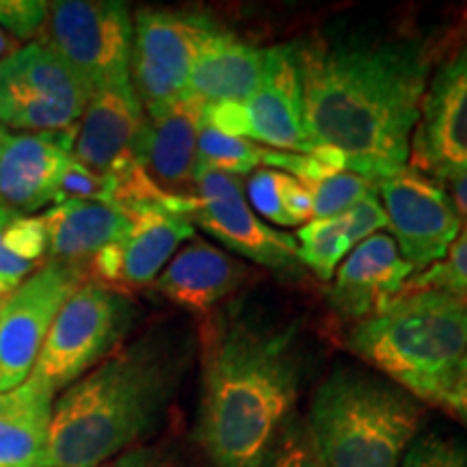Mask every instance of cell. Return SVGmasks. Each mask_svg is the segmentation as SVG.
I'll return each instance as SVG.
<instances>
[{"mask_svg": "<svg viewBox=\"0 0 467 467\" xmlns=\"http://www.w3.org/2000/svg\"><path fill=\"white\" fill-rule=\"evenodd\" d=\"M249 206L273 223L292 227L312 221V191L279 169H255L247 182Z\"/></svg>", "mask_w": 467, "mask_h": 467, "instance_id": "obj_24", "label": "cell"}, {"mask_svg": "<svg viewBox=\"0 0 467 467\" xmlns=\"http://www.w3.org/2000/svg\"><path fill=\"white\" fill-rule=\"evenodd\" d=\"M17 217H20V213L0 203V279H5L11 285H20L33 271H37V268L26 266L25 262L17 260L7 247L9 232Z\"/></svg>", "mask_w": 467, "mask_h": 467, "instance_id": "obj_36", "label": "cell"}, {"mask_svg": "<svg viewBox=\"0 0 467 467\" xmlns=\"http://www.w3.org/2000/svg\"><path fill=\"white\" fill-rule=\"evenodd\" d=\"M265 148L254 141L230 137V134L214 130L213 126L202 124L200 139H197V169H217V171L241 178L265 165Z\"/></svg>", "mask_w": 467, "mask_h": 467, "instance_id": "obj_26", "label": "cell"}, {"mask_svg": "<svg viewBox=\"0 0 467 467\" xmlns=\"http://www.w3.org/2000/svg\"><path fill=\"white\" fill-rule=\"evenodd\" d=\"M130 221L119 241L89 260L93 282L121 292L154 284L180 244L195 236L192 221L169 208L141 210Z\"/></svg>", "mask_w": 467, "mask_h": 467, "instance_id": "obj_14", "label": "cell"}, {"mask_svg": "<svg viewBox=\"0 0 467 467\" xmlns=\"http://www.w3.org/2000/svg\"><path fill=\"white\" fill-rule=\"evenodd\" d=\"M17 285H11L9 282H5V279H0V307L5 306V301L9 299L11 292H14Z\"/></svg>", "mask_w": 467, "mask_h": 467, "instance_id": "obj_40", "label": "cell"}, {"mask_svg": "<svg viewBox=\"0 0 467 467\" xmlns=\"http://www.w3.org/2000/svg\"><path fill=\"white\" fill-rule=\"evenodd\" d=\"M130 83L145 115L159 113L186 96L197 52L219 25L197 11L141 9L132 22Z\"/></svg>", "mask_w": 467, "mask_h": 467, "instance_id": "obj_9", "label": "cell"}, {"mask_svg": "<svg viewBox=\"0 0 467 467\" xmlns=\"http://www.w3.org/2000/svg\"><path fill=\"white\" fill-rule=\"evenodd\" d=\"M189 348L150 334L117 350L55 399L46 467H102L161 431Z\"/></svg>", "mask_w": 467, "mask_h": 467, "instance_id": "obj_3", "label": "cell"}, {"mask_svg": "<svg viewBox=\"0 0 467 467\" xmlns=\"http://www.w3.org/2000/svg\"><path fill=\"white\" fill-rule=\"evenodd\" d=\"M202 115L203 102L186 93L145 119L139 162L151 182L171 195H192L186 189L195 186Z\"/></svg>", "mask_w": 467, "mask_h": 467, "instance_id": "obj_19", "label": "cell"}, {"mask_svg": "<svg viewBox=\"0 0 467 467\" xmlns=\"http://www.w3.org/2000/svg\"><path fill=\"white\" fill-rule=\"evenodd\" d=\"M243 282L244 265L195 238L169 260L151 288L186 312L208 314Z\"/></svg>", "mask_w": 467, "mask_h": 467, "instance_id": "obj_20", "label": "cell"}, {"mask_svg": "<svg viewBox=\"0 0 467 467\" xmlns=\"http://www.w3.org/2000/svg\"><path fill=\"white\" fill-rule=\"evenodd\" d=\"M74 132H9L0 148V203L20 214L55 203L58 180L72 161Z\"/></svg>", "mask_w": 467, "mask_h": 467, "instance_id": "obj_17", "label": "cell"}, {"mask_svg": "<svg viewBox=\"0 0 467 467\" xmlns=\"http://www.w3.org/2000/svg\"><path fill=\"white\" fill-rule=\"evenodd\" d=\"M299 46L303 110L314 148H331L370 182L405 167L431 76L422 42Z\"/></svg>", "mask_w": 467, "mask_h": 467, "instance_id": "obj_1", "label": "cell"}, {"mask_svg": "<svg viewBox=\"0 0 467 467\" xmlns=\"http://www.w3.org/2000/svg\"><path fill=\"white\" fill-rule=\"evenodd\" d=\"M448 197L452 200V206L457 210L461 221L465 219L467 223V175L448 184Z\"/></svg>", "mask_w": 467, "mask_h": 467, "instance_id": "obj_38", "label": "cell"}, {"mask_svg": "<svg viewBox=\"0 0 467 467\" xmlns=\"http://www.w3.org/2000/svg\"><path fill=\"white\" fill-rule=\"evenodd\" d=\"M312 219H334L375 192V182L353 171H340L312 186Z\"/></svg>", "mask_w": 467, "mask_h": 467, "instance_id": "obj_27", "label": "cell"}, {"mask_svg": "<svg viewBox=\"0 0 467 467\" xmlns=\"http://www.w3.org/2000/svg\"><path fill=\"white\" fill-rule=\"evenodd\" d=\"M195 223L227 249L268 271L284 275L301 273L295 236L273 230L255 217L244 195L243 180L236 175L217 169H197L192 225Z\"/></svg>", "mask_w": 467, "mask_h": 467, "instance_id": "obj_12", "label": "cell"}, {"mask_svg": "<svg viewBox=\"0 0 467 467\" xmlns=\"http://www.w3.org/2000/svg\"><path fill=\"white\" fill-rule=\"evenodd\" d=\"M405 288L443 290L467 301V223L461 227L457 241L451 244L446 255L420 273V275L409 279Z\"/></svg>", "mask_w": 467, "mask_h": 467, "instance_id": "obj_28", "label": "cell"}, {"mask_svg": "<svg viewBox=\"0 0 467 467\" xmlns=\"http://www.w3.org/2000/svg\"><path fill=\"white\" fill-rule=\"evenodd\" d=\"M413 273L416 268L402 258L394 238L375 234L355 244L337 268L329 303L342 318L361 323L396 299Z\"/></svg>", "mask_w": 467, "mask_h": 467, "instance_id": "obj_18", "label": "cell"}, {"mask_svg": "<svg viewBox=\"0 0 467 467\" xmlns=\"http://www.w3.org/2000/svg\"><path fill=\"white\" fill-rule=\"evenodd\" d=\"M14 50H17V46H16L14 39H11L7 33L0 31V61H3L5 57H9Z\"/></svg>", "mask_w": 467, "mask_h": 467, "instance_id": "obj_39", "label": "cell"}, {"mask_svg": "<svg viewBox=\"0 0 467 467\" xmlns=\"http://www.w3.org/2000/svg\"><path fill=\"white\" fill-rule=\"evenodd\" d=\"M102 467H192V463L178 446L159 441L132 448Z\"/></svg>", "mask_w": 467, "mask_h": 467, "instance_id": "obj_34", "label": "cell"}, {"mask_svg": "<svg viewBox=\"0 0 467 467\" xmlns=\"http://www.w3.org/2000/svg\"><path fill=\"white\" fill-rule=\"evenodd\" d=\"M7 130H5V126L0 124V148H3V143H5V139H7Z\"/></svg>", "mask_w": 467, "mask_h": 467, "instance_id": "obj_41", "label": "cell"}, {"mask_svg": "<svg viewBox=\"0 0 467 467\" xmlns=\"http://www.w3.org/2000/svg\"><path fill=\"white\" fill-rule=\"evenodd\" d=\"M132 17L115 0L50 3L39 42L57 52L83 83L96 91L130 83Z\"/></svg>", "mask_w": 467, "mask_h": 467, "instance_id": "obj_7", "label": "cell"}, {"mask_svg": "<svg viewBox=\"0 0 467 467\" xmlns=\"http://www.w3.org/2000/svg\"><path fill=\"white\" fill-rule=\"evenodd\" d=\"M134 317L137 307L126 292L87 279L57 314L31 377L63 392L109 358Z\"/></svg>", "mask_w": 467, "mask_h": 467, "instance_id": "obj_6", "label": "cell"}, {"mask_svg": "<svg viewBox=\"0 0 467 467\" xmlns=\"http://www.w3.org/2000/svg\"><path fill=\"white\" fill-rule=\"evenodd\" d=\"M422 418V400L400 385L337 366L314 392L306 424L325 467H399Z\"/></svg>", "mask_w": 467, "mask_h": 467, "instance_id": "obj_5", "label": "cell"}, {"mask_svg": "<svg viewBox=\"0 0 467 467\" xmlns=\"http://www.w3.org/2000/svg\"><path fill=\"white\" fill-rule=\"evenodd\" d=\"M202 124L213 126L214 130L230 134V137L247 139L249 141V115L241 102L203 104Z\"/></svg>", "mask_w": 467, "mask_h": 467, "instance_id": "obj_35", "label": "cell"}, {"mask_svg": "<svg viewBox=\"0 0 467 467\" xmlns=\"http://www.w3.org/2000/svg\"><path fill=\"white\" fill-rule=\"evenodd\" d=\"M260 467H325L306 420L292 416Z\"/></svg>", "mask_w": 467, "mask_h": 467, "instance_id": "obj_30", "label": "cell"}, {"mask_svg": "<svg viewBox=\"0 0 467 467\" xmlns=\"http://www.w3.org/2000/svg\"><path fill=\"white\" fill-rule=\"evenodd\" d=\"M265 58L266 50L219 28L197 52L186 80V93L203 104H244L262 83Z\"/></svg>", "mask_w": 467, "mask_h": 467, "instance_id": "obj_21", "label": "cell"}, {"mask_svg": "<svg viewBox=\"0 0 467 467\" xmlns=\"http://www.w3.org/2000/svg\"><path fill=\"white\" fill-rule=\"evenodd\" d=\"M440 407L448 409L459 422H463L467 426V353L463 355V359L459 361L457 370H454L451 385H448Z\"/></svg>", "mask_w": 467, "mask_h": 467, "instance_id": "obj_37", "label": "cell"}, {"mask_svg": "<svg viewBox=\"0 0 467 467\" xmlns=\"http://www.w3.org/2000/svg\"><path fill=\"white\" fill-rule=\"evenodd\" d=\"M340 221L353 247L361 241H366V238L375 236L383 227H388V217H385V210L377 191L355 203V206H350L347 213H342Z\"/></svg>", "mask_w": 467, "mask_h": 467, "instance_id": "obj_33", "label": "cell"}, {"mask_svg": "<svg viewBox=\"0 0 467 467\" xmlns=\"http://www.w3.org/2000/svg\"><path fill=\"white\" fill-rule=\"evenodd\" d=\"M399 467H467V443L440 431L420 433Z\"/></svg>", "mask_w": 467, "mask_h": 467, "instance_id": "obj_29", "label": "cell"}, {"mask_svg": "<svg viewBox=\"0 0 467 467\" xmlns=\"http://www.w3.org/2000/svg\"><path fill=\"white\" fill-rule=\"evenodd\" d=\"M303 383L296 327L225 312L202 331L192 440L210 467H260L295 416Z\"/></svg>", "mask_w": 467, "mask_h": 467, "instance_id": "obj_2", "label": "cell"}, {"mask_svg": "<svg viewBox=\"0 0 467 467\" xmlns=\"http://www.w3.org/2000/svg\"><path fill=\"white\" fill-rule=\"evenodd\" d=\"M46 260L89 265L93 255L119 241L132 221L100 202H63L42 214Z\"/></svg>", "mask_w": 467, "mask_h": 467, "instance_id": "obj_22", "label": "cell"}, {"mask_svg": "<svg viewBox=\"0 0 467 467\" xmlns=\"http://www.w3.org/2000/svg\"><path fill=\"white\" fill-rule=\"evenodd\" d=\"M347 347L418 400L440 405L467 353V301L409 290L355 325Z\"/></svg>", "mask_w": 467, "mask_h": 467, "instance_id": "obj_4", "label": "cell"}, {"mask_svg": "<svg viewBox=\"0 0 467 467\" xmlns=\"http://www.w3.org/2000/svg\"><path fill=\"white\" fill-rule=\"evenodd\" d=\"M375 189L402 258L420 273L440 262L463 227L443 186L405 165Z\"/></svg>", "mask_w": 467, "mask_h": 467, "instance_id": "obj_13", "label": "cell"}, {"mask_svg": "<svg viewBox=\"0 0 467 467\" xmlns=\"http://www.w3.org/2000/svg\"><path fill=\"white\" fill-rule=\"evenodd\" d=\"M110 195H113V180L110 175H100L87 169L74 159L67 162L66 171L57 184L55 203L63 202H100L110 206ZM52 203V206H55Z\"/></svg>", "mask_w": 467, "mask_h": 467, "instance_id": "obj_31", "label": "cell"}, {"mask_svg": "<svg viewBox=\"0 0 467 467\" xmlns=\"http://www.w3.org/2000/svg\"><path fill=\"white\" fill-rule=\"evenodd\" d=\"M296 255L301 266L312 268L323 282H329L344 255L353 249L340 217L312 219L296 232Z\"/></svg>", "mask_w": 467, "mask_h": 467, "instance_id": "obj_25", "label": "cell"}, {"mask_svg": "<svg viewBox=\"0 0 467 467\" xmlns=\"http://www.w3.org/2000/svg\"><path fill=\"white\" fill-rule=\"evenodd\" d=\"M91 91L44 42L0 61V124L17 132L76 130Z\"/></svg>", "mask_w": 467, "mask_h": 467, "instance_id": "obj_8", "label": "cell"}, {"mask_svg": "<svg viewBox=\"0 0 467 467\" xmlns=\"http://www.w3.org/2000/svg\"><path fill=\"white\" fill-rule=\"evenodd\" d=\"M89 279V265L46 260L0 307V392L31 377L50 327L66 301Z\"/></svg>", "mask_w": 467, "mask_h": 467, "instance_id": "obj_10", "label": "cell"}, {"mask_svg": "<svg viewBox=\"0 0 467 467\" xmlns=\"http://www.w3.org/2000/svg\"><path fill=\"white\" fill-rule=\"evenodd\" d=\"M244 109L249 115V141L296 154L317 150L306 128L299 46L277 44L266 48L262 83L244 102Z\"/></svg>", "mask_w": 467, "mask_h": 467, "instance_id": "obj_16", "label": "cell"}, {"mask_svg": "<svg viewBox=\"0 0 467 467\" xmlns=\"http://www.w3.org/2000/svg\"><path fill=\"white\" fill-rule=\"evenodd\" d=\"M145 109L132 83L96 91L74 132L72 159L100 175H117L139 162Z\"/></svg>", "mask_w": 467, "mask_h": 467, "instance_id": "obj_15", "label": "cell"}, {"mask_svg": "<svg viewBox=\"0 0 467 467\" xmlns=\"http://www.w3.org/2000/svg\"><path fill=\"white\" fill-rule=\"evenodd\" d=\"M48 14L46 0H0V31L14 42H31L42 35Z\"/></svg>", "mask_w": 467, "mask_h": 467, "instance_id": "obj_32", "label": "cell"}, {"mask_svg": "<svg viewBox=\"0 0 467 467\" xmlns=\"http://www.w3.org/2000/svg\"><path fill=\"white\" fill-rule=\"evenodd\" d=\"M409 156L437 184L467 175V37L429 76Z\"/></svg>", "mask_w": 467, "mask_h": 467, "instance_id": "obj_11", "label": "cell"}, {"mask_svg": "<svg viewBox=\"0 0 467 467\" xmlns=\"http://www.w3.org/2000/svg\"><path fill=\"white\" fill-rule=\"evenodd\" d=\"M55 399L35 377L0 392V467H46Z\"/></svg>", "mask_w": 467, "mask_h": 467, "instance_id": "obj_23", "label": "cell"}]
</instances>
